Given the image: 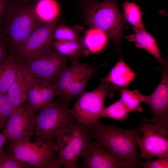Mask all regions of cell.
<instances>
[{"mask_svg":"<svg viewBox=\"0 0 168 168\" xmlns=\"http://www.w3.org/2000/svg\"><path fill=\"white\" fill-rule=\"evenodd\" d=\"M88 127L92 139L116 161L128 165L130 168L141 166L137 140L142 133L138 126L125 129L114 124H105L98 119Z\"/></svg>","mask_w":168,"mask_h":168,"instance_id":"6da1fadb","label":"cell"},{"mask_svg":"<svg viewBox=\"0 0 168 168\" xmlns=\"http://www.w3.org/2000/svg\"><path fill=\"white\" fill-rule=\"evenodd\" d=\"M76 120L68 104L54 101L36 114L35 141L45 143L54 139L58 144Z\"/></svg>","mask_w":168,"mask_h":168,"instance_id":"7a4b0ae2","label":"cell"},{"mask_svg":"<svg viewBox=\"0 0 168 168\" xmlns=\"http://www.w3.org/2000/svg\"><path fill=\"white\" fill-rule=\"evenodd\" d=\"M85 9L88 24L103 32L118 45L122 36L124 21L116 0H90Z\"/></svg>","mask_w":168,"mask_h":168,"instance_id":"3957f363","label":"cell"},{"mask_svg":"<svg viewBox=\"0 0 168 168\" xmlns=\"http://www.w3.org/2000/svg\"><path fill=\"white\" fill-rule=\"evenodd\" d=\"M18 2L3 22L2 37L9 43L14 54L29 36L43 23L35 12L33 6Z\"/></svg>","mask_w":168,"mask_h":168,"instance_id":"277c9868","label":"cell"},{"mask_svg":"<svg viewBox=\"0 0 168 168\" xmlns=\"http://www.w3.org/2000/svg\"><path fill=\"white\" fill-rule=\"evenodd\" d=\"M68 59L51 46L40 53L23 58L17 63L28 75L42 79L53 86L67 67Z\"/></svg>","mask_w":168,"mask_h":168,"instance_id":"5b68a950","label":"cell"},{"mask_svg":"<svg viewBox=\"0 0 168 168\" xmlns=\"http://www.w3.org/2000/svg\"><path fill=\"white\" fill-rule=\"evenodd\" d=\"M88 127L75 121L59 143L58 156L54 168H76L79 158L92 142Z\"/></svg>","mask_w":168,"mask_h":168,"instance_id":"8992f818","label":"cell"},{"mask_svg":"<svg viewBox=\"0 0 168 168\" xmlns=\"http://www.w3.org/2000/svg\"><path fill=\"white\" fill-rule=\"evenodd\" d=\"M122 88L101 80L99 86L95 90L84 92L71 110L76 119L85 126H90L100 117L106 96H112L114 91Z\"/></svg>","mask_w":168,"mask_h":168,"instance_id":"52a82bcc","label":"cell"},{"mask_svg":"<svg viewBox=\"0 0 168 168\" xmlns=\"http://www.w3.org/2000/svg\"><path fill=\"white\" fill-rule=\"evenodd\" d=\"M8 148L17 159L34 167L52 168L59 146L54 139L45 143L22 140L11 141Z\"/></svg>","mask_w":168,"mask_h":168,"instance_id":"ba28073f","label":"cell"},{"mask_svg":"<svg viewBox=\"0 0 168 168\" xmlns=\"http://www.w3.org/2000/svg\"><path fill=\"white\" fill-rule=\"evenodd\" d=\"M138 126L143 134L137 140L141 151L139 157L146 159L168 157V129L151 123L146 118Z\"/></svg>","mask_w":168,"mask_h":168,"instance_id":"9c48e42d","label":"cell"},{"mask_svg":"<svg viewBox=\"0 0 168 168\" xmlns=\"http://www.w3.org/2000/svg\"><path fill=\"white\" fill-rule=\"evenodd\" d=\"M36 114L28 104L15 109L2 133L11 141L30 140L34 135Z\"/></svg>","mask_w":168,"mask_h":168,"instance_id":"30bf717a","label":"cell"},{"mask_svg":"<svg viewBox=\"0 0 168 168\" xmlns=\"http://www.w3.org/2000/svg\"><path fill=\"white\" fill-rule=\"evenodd\" d=\"M161 69L162 78L155 90L148 96L143 95V102L147 103L152 114L151 123L168 128V64L166 60Z\"/></svg>","mask_w":168,"mask_h":168,"instance_id":"8fae6325","label":"cell"},{"mask_svg":"<svg viewBox=\"0 0 168 168\" xmlns=\"http://www.w3.org/2000/svg\"><path fill=\"white\" fill-rule=\"evenodd\" d=\"M57 21L43 23L32 32L14 54L15 56L13 55L16 61L40 53L51 47Z\"/></svg>","mask_w":168,"mask_h":168,"instance_id":"7c38bea8","label":"cell"},{"mask_svg":"<svg viewBox=\"0 0 168 168\" xmlns=\"http://www.w3.org/2000/svg\"><path fill=\"white\" fill-rule=\"evenodd\" d=\"M79 168H130L116 161L100 144L92 142L82 154Z\"/></svg>","mask_w":168,"mask_h":168,"instance_id":"4fadbf2b","label":"cell"},{"mask_svg":"<svg viewBox=\"0 0 168 168\" xmlns=\"http://www.w3.org/2000/svg\"><path fill=\"white\" fill-rule=\"evenodd\" d=\"M99 67L90 66L86 64L60 97V100L69 104L74 99L79 97L84 92L87 83Z\"/></svg>","mask_w":168,"mask_h":168,"instance_id":"5bb4252c","label":"cell"},{"mask_svg":"<svg viewBox=\"0 0 168 168\" xmlns=\"http://www.w3.org/2000/svg\"><path fill=\"white\" fill-rule=\"evenodd\" d=\"M18 65L16 78L6 93L9 100L15 109L23 104L27 100V96L28 76Z\"/></svg>","mask_w":168,"mask_h":168,"instance_id":"9a60e30c","label":"cell"},{"mask_svg":"<svg viewBox=\"0 0 168 168\" xmlns=\"http://www.w3.org/2000/svg\"><path fill=\"white\" fill-rule=\"evenodd\" d=\"M137 75L121 58L107 76L102 78L101 80L122 88H126Z\"/></svg>","mask_w":168,"mask_h":168,"instance_id":"2e32d148","label":"cell"},{"mask_svg":"<svg viewBox=\"0 0 168 168\" xmlns=\"http://www.w3.org/2000/svg\"><path fill=\"white\" fill-rule=\"evenodd\" d=\"M79 58L70 59L71 63L60 73L53 85L55 96L60 97L72 81L85 66L80 62Z\"/></svg>","mask_w":168,"mask_h":168,"instance_id":"e0dca14e","label":"cell"},{"mask_svg":"<svg viewBox=\"0 0 168 168\" xmlns=\"http://www.w3.org/2000/svg\"><path fill=\"white\" fill-rule=\"evenodd\" d=\"M135 32L127 37L128 40L134 42L137 47L144 49L153 55L160 64H164L166 61L161 56L154 37L147 32L145 28Z\"/></svg>","mask_w":168,"mask_h":168,"instance_id":"ac0fdd59","label":"cell"},{"mask_svg":"<svg viewBox=\"0 0 168 168\" xmlns=\"http://www.w3.org/2000/svg\"><path fill=\"white\" fill-rule=\"evenodd\" d=\"M33 7L36 15L43 23L57 21L60 8L56 0H38Z\"/></svg>","mask_w":168,"mask_h":168,"instance_id":"d6986e66","label":"cell"},{"mask_svg":"<svg viewBox=\"0 0 168 168\" xmlns=\"http://www.w3.org/2000/svg\"><path fill=\"white\" fill-rule=\"evenodd\" d=\"M18 67L13 54L0 64V94L6 93L16 78Z\"/></svg>","mask_w":168,"mask_h":168,"instance_id":"ffe728a7","label":"cell"},{"mask_svg":"<svg viewBox=\"0 0 168 168\" xmlns=\"http://www.w3.org/2000/svg\"><path fill=\"white\" fill-rule=\"evenodd\" d=\"M107 36L101 30L92 27L86 31L83 41L86 48L92 53H96L101 50L105 45Z\"/></svg>","mask_w":168,"mask_h":168,"instance_id":"44dd1931","label":"cell"},{"mask_svg":"<svg viewBox=\"0 0 168 168\" xmlns=\"http://www.w3.org/2000/svg\"><path fill=\"white\" fill-rule=\"evenodd\" d=\"M28 76L27 100L28 104L36 114L43 107L40 94L42 79Z\"/></svg>","mask_w":168,"mask_h":168,"instance_id":"7402d4cb","label":"cell"},{"mask_svg":"<svg viewBox=\"0 0 168 168\" xmlns=\"http://www.w3.org/2000/svg\"><path fill=\"white\" fill-rule=\"evenodd\" d=\"M53 48L59 54L68 59L78 58L83 54L82 45L78 40L52 42Z\"/></svg>","mask_w":168,"mask_h":168,"instance_id":"603a6c76","label":"cell"},{"mask_svg":"<svg viewBox=\"0 0 168 168\" xmlns=\"http://www.w3.org/2000/svg\"><path fill=\"white\" fill-rule=\"evenodd\" d=\"M124 16L127 21L133 25V28L136 31L145 28L142 22L143 12L140 7L135 2L125 0L122 4Z\"/></svg>","mask_w":168,"mask_h":168,"instance_id":"cb8c5ba5","label":"cell"},{"mask_svg":"<svg viewBox=\"0 0 168 168\" xmlns=\"http://www.w3.org/2000/svg\"><path fill=\"white\" fill-rule=\"evenodd\" d=\"M120 91V100L130 111H142L140 103L143 102L142 94L137 90L130 91L122 88Z\"/></svg>","mask_w":168,"mask_h":168,"instance_id":"d4e9b609","label":"cell"},{"mask_svg":"<svg viewBox=\"0 0 168 168\" xmlns=\"http://www.w3.org/2000/svg\"><path fill=\"white\" fill-rule=\"evenodd\" d=\"M130 111L120 100L105 107L102 110L100 117L113 119L121 122L124 121Z\"/></svg>","mask_w":168,"mask_h":168,"instance_id":"484cf974","label":"cell"},{"mask_svg":"<svg viewBox=\"0 0 168 168\" xmlns=\"http://www.w3.org/2000/svg\"><path fill=\"white\" fill-rule=\"evenodd\" d=\"M34 167L17 159L9 148L0 155V168H31Z\"/></svg>","mask_w":168,"mask_h":168,"instance_id":"4316f807","label":"cell"},{"mask_svg":"<svg viewBox=\"0 0 168 168\" xmlns=\"http://www.w3.org/2000/svg\"><path fill=\"white\" fill-rule=\"evenodd\" d=\"M77 33L73 29L63 25L56 26L53 33V40L58 41L78 40Z\"/></svg>","mask_w":168,"mask_h":168,"instance_id":"83f0119b","label":"cell"},{"mask_svg":"<svg viewBox=\"0 0 168 168\" xmlns=\"http://www.w3.org/2000/svg\"><path fill=\"white\" fill-rule=\"evenodd\" d=\"M14 110L6 93L0 94V129L3 128Z\"/></svg>","mask_w":168,"mask_h":168,"instance_id":"f1b7e54d","label":"cell"},{"mask_svg":"<svg viewBox=\"0 0 168 168\" xmlns=\"http://www.w3.org/2000/svg\"><path fill=\"white\" fill-rule=\"evenodd\" d=\"M40 94L43 108L54 102L53 98L55 95L53 86L42 79Z\"/></svg>","mask_w":168,"mask_h":168,"instance_id":"f546056e","label":"cell"},{"mask_svg":"<svg viewBox=\"0 0 168 168\" xmlns=\"http://www.w3.org/2000/svg\"><path fill=\"white\" fill-rule=\"evenodd\" d=\"M144 168H168V157L159 158L154 160L146 159L145 162L141 164Z\"/></svg>","mask_w":168,"mask_h":168,"instance_id":"4dcf8cb0","label":"cell"},{"mask_svg":"<svg viewBox=\"0 0 168 168\" xmlns=\"http://www.w3.org/2000/svg\"><path fill=\"white\" fill-rule=\"evenodd\" d=\"M17 2L14 0H0V24L4 22L10 10Z\"/></svg>","mask_w":168,"mask_h":168,"instance_id":"1f68e13d","label":"cell"},{"mask_svg":"<svg viewBox=\"0 0 168 168\" xmlns=\"http://www.w3.org/2000/svg\"><path fill=\"white\" fill-rule=\"evenodd\" d=\"M6 53L5 46L4 43L0 42V64L7 58Z\"/></svg>","mask_w":168,"mask_h":168,"instance_id":"d6a6232c","label":"cell"},{"mask_svg":"<svg viewBox=\"0 0 168 168\" xmlns=\"http://www.w3.org/2000/svg\"><path fill=\"white\" fill-rule=\"evenodd\" d=\"M8 138L2 133H0V155L4 151L3 149V147Z\"/></svg>","mask_w":168,"mask_h":168,"instance_id":"836d02e7","label":"cell"},{"mask_svg":"<svg viewBox=\"0 0 168 168\" xmlns=\"http://www.w3.org/2000/svg\"><path fill=\"white\" fill-rule=\"evenodd\" d=\"M2 29L0 27V39H1L2 37Z\"/></svg>","mask_w":168,"mask_h":168,"instance_id":"e575fe53","label":"cell"},{"mask_svg":"<svg viewBox=\"0 0 168 168\" xmlns=\"http://www.w3.org/2000/svg\"><path fill=\"white\" fill-rule=\"evenodd\" d=\"M18 0L20 1H26V0Z\"/></svg>","mask_w":168,"mask_h":168,"instance_id":"d590c367","label":"cell"}]
</instances>
